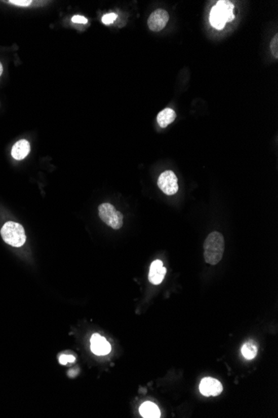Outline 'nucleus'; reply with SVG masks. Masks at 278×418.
<instances>
[{
  "label": "nucleus",
  "instance_id": "1",
  "mask_svg": "<svg viewBox=\"0 0 278 418\" xmlns=\"http://www.w3.org/2000/svg\"><path fill=\"white\" fill-rule=\"evenodd\" d=\"M204 259L207 263L215 266L219 263L224 253V237L218 231L208 235L204 245Z\"/></svg>",
  "mask_w": 278,
  "mask_h": 418
},
{
  "label": "nucleus",
  "instance_id": "2",
  "mask_svg": "<svg viewBox=\"0 0 278 418\" xmlns=\"http://www.w3.org/2000/svg\"><path fill=\"white\" fill-rule=\"evenodd\" d=\"M1 235L3 240L14 247H21L26 241L24 227L14 221H9L3 226Z\"/></svg>",
  "mask_w": 278,
  "mask_h": 418
},
{
  "label": "nucleus",
  "instance_id": "3",
  "mask_svg": "<svg viewBox=\"0 0 278 418\" xmlns=\"http://www.w3.org/2000/svg\"><path fill=\"white\" fill-rule=\"evenodd\" d=\"M101 220L114 230L121 228L124 224V216L117 212L115 207L109 203H103L98 207Z\"/></svg>",
  "mask_w": 278,
  "mask_h": 418
},
{
  "label": "nucleus",
  "instance_id": "4",
  "mask_svg": "<svg viewBox=\"0 0 278 418\" xmlns=\"http://www.w3.org/2000/svg\"><path fill=\"white\" fill-rule=\"evenodd\" d=\"M157 186L160 190L168 195H175L178 191V178L172 170L163 172L158 181Z\"/></svg>",
  "mask_w": 278,
  "mask_h": 418
},
{
  "label": "nucleus",
  "instance_id": "5",
  "mask_svg": "<svg viewBox=\"0 0 278 418\" xmlns=\"http://www.w3.org/2000/svg\"><path fill=\"white\" fill-rule=\"evenodd\" d=\"M199 390L205 397H216L221 394L223 390L222 383L213 377H205L199 385Z\"/></svg>",
  "mask_w": 278,
  "mask_h": 418
},
{
  "label": "nucleus",
  "instance_id": "6",
  "mask_svg": "<svg viewBox=\"0 0 278 418\" xmlns=\"http://www.w3.org/2000/svg\"><path fill=\"white\" fill-rule=\"evenodd\" d=\"M169 20V14L166 10H157L151 14L147 24L151 30L153 32H159L165 28Z\"/></svg>",
  "mask_w": 278,
  "mask_h": 418
},
{
  "label": "nucleus",
  "instance_id": "7",
  "mask_svg": "<svg viewBox=\"0 0 278 418\" xmlns=\"http://www.w3.org/2000/svg\"><path fill=\"white\" fill-rule=\"evenodd\" d=\"M91 350L95 355L105 356L108 355L111 352V345L108 341L104 337L100 336L99 334H94L92 336L91 340Z\"/></svg>",
  "mask_w": 278,
  "mask_h": 418
},
{
  "label": "nucleus",
  "instance_id": "8",
  "mask_svg": "<svg viewBox=\"0 0 278 418\" xmlns=\"http://www.w3.org/2000/svg\"><path fill=\"white\" fill-rule=\"evenodd\" d=\"M167 269L160 260H156L150 266L148 280L153 285H159L164 281L166 275Z\"/></svg>",
  "mask_w": 278,
  "mask_h": 418
},
{
  "label": "nucleus",
  "instance_id": "9",
  "mask_svg": "<svg viewBox=\"0 0 278 418\" xmlns=\"http://www.w3.org/2000/svg\"><path fill=\"white\" fill-rule=\"evenodd\" d=\"M215 7L226 23H229L235 19L234 5L228 0H220L217 3Z\"/></svg>",
  "mask_w": 278,
  "mask_h": 418
},
{
  "label": "nucleus",
  "instance_id": "10",
  "mask_svg": "<svg viewBox=\"0 0 278 418\" xmlns=\"http://www.w3.org/2000/svg\"><path fill=\"white\" fill-rule=\"evenodd\" d=\"M30 151V145L26 140H20L13 146L11 155L17 160H24Z\"/></svg>",
  "mask_w": 278,
  "mask_h": 418
},
{
  "label": "nucleus",
  "instance_id": "11",
  "mask_svg": "<svg viewBox=\"0 0 278 418\" xmlns=\"http://www.w3.org/2000/svg\"><path fill=\"white\" fill-rule=\"evenodd\" d=\"M139 411L143 417L158 418L161 416V411L159 410L158 406L154 404L153 402H144L141 405Z\"/></svg>",
  "mask_w": 278,
  "mask_h": 418
},
{
  "label": "nucleus",
  "instance_id": "12",
  "mask_svg": "<svg viewBox=\"0 0 278 418\" xmlns=\"http://www.w3.org/2000/svg\"><path fill=\"white\" fill-rule=\"evenodd\" d=\"M176 116L177 115H176L175 111L172 109H164V111H162L157 116V121L159 126L162 128H166L168 125H170L171 123H173L175 120Z\"/></svg>",
  "mask_w": 278,
  "mask_h": 418
},
{
  "label": "nucleus",
  "instance_id": "13",
  "mask_svg": "<svg viewBox=\"0 0 278 418\" xmlns=\"http://www.w3.org/2000/svg\"><path fill=\"white\" fill-rule=\"evenodd\" d=\"M257 345L253 341L246 342L242 347V354L247 360L254 359L257 354Z\"/></svg>",
  "mask_w": 278,
  "mask_h": 418
},
{
  "label": "nucleus",
  "instance_id": "14",
  "mask_svg": "<svg viewBox=\"0 0 278 418\" xmlns=\"http://www.w3.org/2000/svg\"><path fill=\"white\" fill-rule=\"evenodd\" d=\"M209 20H210L212 26L217 28V29H222V28H224L225 24H226V21H225L224 19L220 15L215 6L213 7V9L211 10Z\"/></svg>",
  "mask_w": 278,
  "mask_h": 418
},
{
  "label": "nucleus",
  "instance_id": "15",
  "mask_svg": "<svg viewBox=\"0 0 278 418\" xmlns=\"http://www.w3.org/2000/svg\"><path fill=\"white\" fill-rule=\"evenodd\" d=\"M270 47H271V54L276 59L278 58V34L276 33V36H274L273 39L271 40V44H270Z\"/></svg>",
  "mask_w": 278,
  "mask_h": 418
},
{
  "label": "nucleus",
  "instance_id": "16",
  "mask_svg": "<svg viewBox=\"0 0 278 418\" xmlns=\"http://www.w3.org/2000/svg\"><path fill=\"white\" fill-rule=\"evenodd\" d=\"M117 14H113V13H110V14H105L104 16L102 18V22L104 24H112V22H114L117 19Z\"/></svg>",
  "mask_w": 278,
  "mask_h": 418
},
{
  "label": "nucleus",
  "instance_id": "17",
  "mask_svg": "<svg viewBox=\"0 0 278 418\" xmlns=\"http://www.w3.org/2000/svg\"><path fill=\"white\" fill-rule=\"evenodd\" d=\"M75 362V357L72 355H62L59 357V362L62 365H67L68 363Z\"/></svg>",
  "mask_w": 278,
  "mask_h": 418
},
{
  "label": "nucleus",
  "instance_id": "18",
  "mask_svg": "<svg viewBox=\"0 0 278 418\" xmlns=\"http://www.w3.org/2000/svg\"><path fill=\"white\" fill-rule=\"evenodd\" d=\"M9 3L12 4V5H17V6L27 7L28 5H30L32 1H30V0H28V1H27V0H10Z\"/></svg>",
  "mask_w": 278,
  "mask_h": 418
},
{
  "label": "nucleus",
  "instance_id": "19",
  "mask_svg": "<svg viewBox=\"0 0 278 418\" xmlns=\"http://www.w3.org/2000/svg\"><path fill=\"white\" fill-rule=\"evenodd\" d=\"M72 21L75 24H85L88 23V19L85 17L81 16V15H75L72 18Z\"/></svg>",
  "mask_w": 278,
  "mask_h": 418
},
{
  "label": "nucleus",
  "instance_id": "20",
  "mask_svg": "<svg viewBox=\"0 0 278 418\" xmlns=\"http://www.w3.org/2000/svg\"><path fill=\"white\" fill-rule=\"evenodd\" d=\"M2 73H3V66H2V64H1V63H0V76H1V75H2Z\"/></svg>",
  "mask_w": 278,
  "mask_h": 418
}]
</instances>
